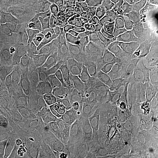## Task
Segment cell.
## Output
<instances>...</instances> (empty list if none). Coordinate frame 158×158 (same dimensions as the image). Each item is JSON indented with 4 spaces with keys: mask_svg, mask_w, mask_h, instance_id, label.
Instances as JSON below:
<instances>
[{
    "mask_svg": "<svg viewBox=\"0 0 158 158\" xmlns=\"http://www.w3.org/2000/svg\"><path fill=\"white\" fill-rule=\"evenodd\" d=\"M64 8L21 14L11 23L22 26L42 45H54L72 28L66 19Z\"/></svg>",
    "mask_w": 158,
    "mask_h": 158,
    "instance_id": "cell-1",
    "label": "cell"
},
{
    "mask_svg": "<svg viewBox=\"0 0 158 158\" xmlns=\"http://www.w3.org/2000/svg\"><path fill=\"white\" fill-rule=\"evenodd\" d=\"M35 67L26 65L11 47L0 49V79L8 87L28 90L35 86Z\"/></svg>",
    "mask_w": 158,
    "mask_h": 158,
    "instance_id": "cell-2",
    "label": "cell"
},
{
    "mask_svg": "<svg viewBox=\"0 0 158 158\" xmlns=\"http://www.w3.org/2000/svg\"><path fill=\"white\" fill-rule=\"evenodd\" d=\"M23 90L17 87H10L0 102L1 131H23L27 108L21 102Z\"/></svg>",
    "mask_w": 158,
    "mask_h": 158,
    "instance_id": "cell-3",
    "label": "cell"
},
{
    "mask_svg": "<svg viewBox=\"0 0 158 158\" xmlns=\"http://www.w3.org/2000/svg\"><path fill=\"white\" fill-rule=\"evenodd\" d=\"M81 65L87 69L88 75L84 83L74 94L76 102L86 92L114 76L119 67L108 62L107 56L100 55L85 60Z\"/></svg>",
    "mask_w": 158,
    "mask_h": 158,
    "instance_id": "cell-4",
    "label": "cell"
},
{
    "mask_svg": "<svg viewBox=\"0 0 158 158\" xmlns=\"http://www.w3.org/2000/svg\"><path fill=\"white\" fill-rule=\"evenodd\" d=\"M65 7L63 0H0L2 20L11 23L23 13L44 10H57Z\"/></svg>",
    "mask_w": 158,
    "mask_h": 158,
    "instance_id": "cell-5",
    "label": "cell"
},
{
    "mask_svg": "<svg viewBox=\"0 0 158 158\" xmlns=\"http://www.w3.org/2000/svg\"><path fill=\"white\" fill-rule=\"evenodd\" d=\"M29 91L31 101L25 114V131L36 130L43 115L54 107L52 94L45 87L34 86Z\"/></svg>",
    "mask_w": 158,
    "mask_h": 158,
    "instance_id": "cell-6",
    "label": "cell"
},
{
    "mask_svg": "<svg viewBox=\"0 0 158 158\" xmlns=\"http://www.w3.org/2000/svg\"><path fill=\"white\" fill-rule=\"evenodd\" d=\"M117 91V81L114 76L81 96L77 102V108L107 107L114 104Z\"/></svg>",
    "mask_w": 158,
    "mask_h": 158,
    "instance_id": "cell-7",
    "label": "cell"
},
{
    "mask_svg": "<svg viewBox=\"0 0 158 158\" xmlns=\"http://www.w3.org/2000/svg\"><path fill=\"white\" fill-rule=\"evenodd\" d=\"M102 7L96 0H77L66 5L65 18L72 28L89 24L99 19Z\"/></svg>",
    "mask_w": 158,
    "mask_h": 158,
    "instance_id": "cell-8",
    "label": "cell"
},
{
    "mask_svg": "<svg viewBox=\"0 0 158 158\" xmlns=\"http://www.w3.org/2000/svg\"><path fill=\"white\" fill-rule=\"evenodd\" d=\"M114 104L117 122L122 121L127 124H132L141 116L134 85L121 89L117 88Z\"/></svg>",
    "mask_w": 158,
    "mask_h": 158,
    "instance_id": "cell-9",
    "label": "cell"
},
{
    "mask_svg": "<svg viewBox=\"0 0 158 158\" xmlns=\"http://www.w3.org/2000/svg\"><path fill=\"white\" fill-rule=\"evenodd\" d=\"M14 46L38 48L42 45L22 26L2 20L0 22V49Z\"/></svg>",
    "mask_w": 158,
    "mask_h": 158,
    "instance_id": "cell-10",
    "label": "cell"
},
{
    "mask_svg": "<svg viewBox=\"0 0 158 158\" xmlns=\"http://www.w3.org/2000/svg\"><path fill=\"white\" fill-rule=\"evenodd\" d=\"M133 129L142 148L148 151L158 150V124L145 116L133 123Z\"/></svg>",
    "mask_w": 158,
    "mask_h": 158,
    "instance_id": "cell-11",
    "label": "cell"
},
{
    "mask_svg": "<svg viewBox=\"0 0 158 158\" xmlns=\"http://www.w3.org/2000/svg\"><path fill=\"white\" fill-rule=\"evenodd\" d=\"M117 123L115 104H113L96 113L89 127L81 134L96 139L111 130Z\"/></svg>",
    "mask_w": 158,
    "mask_h": 158,
    "instance_id": "cell-12",
    "label": "cell"
},
{
    "mask_svg": "<svg viewBox=\"0 0 158 158\" xmlns=\"http://www.w3.org/2000/svg\"><path fill=\"white\" fill-rule=\"evenodd\" d=\"M46 46L45 52L35 66V86H44L51 93L56 85V73L52 61V47Z\"/></svg>",
    "mask_w": 158,
    "mask_h": 158,
    "instance_id": "cell-13",
    "label": "cell"
},
{
    "mask_svg": "<svg viewBox=\"0 0 158 158\" xmlns=\"http://www.w3.org/2000/svg\"><path fill=\"white\" fill-rule=\"evenodd\" d=\"M60 57L78 61H85L82 48L77 38V32L72 28L62 40L52 47V57Z\"/></svg>",
    "mask_w": 158,
    "mask_h": 158,
    "instance_id": "cell-14",
    "label": "cell"
},
{
    "mask_svg": "<svg viewBox=\"0 0 158 158\" xmlns=\"http://www.w3.org/2000/svg\"><path fill=\"white\" fill-rule=\"evenodd\" d=\"M100 108L68 109L64 114L66 124L71 133L76 135L83 133L93 120Z\"/></svg>",
    "mask_w": 158,
    "mask_h": 158,
    "instance_id": "cell-15",
    "label": "cell"
},
{
    "mask_svg": "<svg viewBox=\"0 0 158 158\" xmlns=\"http://www.w3.org/2000/svg\"><path fill=\"white\" fill-rule=\"evenodd\" d=\"M55 153L57 158H78L74 135L70 131L63 115L60 116L57 134Z\"/></svg>",
    "mask_w": 158,
    "mask_h": 158,
    "instance_id": "cell-16",
    "label": "cell"
},
{
    "mask_svg": "<svg viewBox=\"0 0 158 158\" xmlns=\"http://www.w3.org/2000/svg\"><path fill=\"white\" fill-rule=\"evenodd\" d=\"M141 116H145L158 124V92L134 84Z\"/></svg>",
    "mask_w": 158,
    "mask_h": 158,
    "instance_id": "cell-17",
    "label": "cell"
},
{
    "mask_svg": "<svg viewBox=\"0 0 158 158\" xmlns=\"http://www.w3.org/2000/svg\"><path fill=\"white\" fill-rule=\"evenodd\" d=\"M29 131H1L0 132V156L11 158L17 149L27 140Z\"/></svg>",
    "mask_w": 158,
    "mask_h": 158,
    "instance_id": "cell-18",
    "label": "cell"
},
{
    "mask_svg": "<svg viewBox=\"0 0 158 158\" xmlns=\"http://www.w3.org/2000/svg\"><path fill=\"white\" fill-rule=\"evenodd\" d=\"M60 116L54 107L49 109L43 115L36 129L42 141L56 138Z\"/></svg>",
    "mask_w": 158,
    "mask_h": 158,
    "instance_id": "cell-19",
    "label": "cell"
},
{
    "mask_svg": "<svg viewBox=\"0 0 158 158\" xmlns=\"http://www.w3.org/2000/svg\"><path fill=\"white\" fill-rule=\"evenodd\" d=\"M102 27V25L87 32L77 34V38L82 48L85 60L99 56V40Z\"/></svg>",
    "mask_w": 158,
    "mask_h": 158,
    "instance_id": "cell-20",
    "label": "cell"
},
{
    "mask_svg": "<svg viewBox=\"0 0 158 158\" xmlns=\"http://www.w3.org/2000/svg\"><path fill=\"white\" fill-rule=\"evenodd\" d=\"M52 94L54 108L60 115L64 116L68 109L77 108L74 94L65 83L56 87Z\"/></svg>",
    "mask_w": 158,
    "mask_h": 158,
    "instance_id": "cell-21",
    "label": "cell"
},
{
    "mask_svg": "<svg viewBox=\"0 0 158 158\" xmlns=\"http://www.w3.org/2000/svg\"><path fill=\"white\" fill-rule=\"evenodd\" d=\"M119 139L123 143L127 158H143L142 148L133 129V123L125 127Z\"/></svg>",
    "mask_w": 158,
    "mask_h": 158,
    "instance_id": "cell-22",
    "label": "cell"
},
{
    "mask_svg": "<svg viewBox=\"0 0 158 158\" xmlns=\"http://www.w3.org/2000/svg\"><path fill=\"white\" fill-rule=\"evenodd\" d=\"M11 48L23 63L29 66L35 67L44 56L46 46L33 48L26 46H14Z\"/></svg>",
    "mask_w": 158,
    "mask_h": 158,
    "instance_id": "cell-23",
    "label": "cell"
},
{
    "mask_svg": "<svg viewBox=\"0 0 158 158\" xmlns=\"http://www.w3.org/2000/svg\"><path fill=\"white\" fill-rule=\"evenodd\" d=\"M52 61L56 73V87L64 83L74 68L80 64L77 60L60 57H52Z\"/></svg>",
    "mask_w": 158,
    "mask_h": 158,
    "instance_id": "cell-24",
    "label": "cell"
},
{
    "mask_svg": "<svg viewBox=\"0 0 158 158\" xmlns=\"http://www.w3.org/2000/svg\"><path fill=\"white\" fill-rule=\"evenodd\" d=\"M131 76L134 84L157 90L158 77L155 74L148 73L135 65L131 68Z\"/></svg>",
    "mask_w": 158,
    "mask_h": 158,
    "instance_id": "cell-25",
    "label": "cell"
},
{
    "mask_svg": "<svg viewBox=\"0 0 158 158\" xmlns=\"http://www.w3.org/2000/svg\"><path fill=\"white\" fill-rule=\"evenodd\" d=\"M128 124L125 122L118 121L113 128L94 140V145L96 151H98L100 149L109 148L114 142L118 139L122 131Z\"/></svg>",
    "mask_w": 158,
    "mask_h": 158,
    "instance_id": "cell-26",
    "label": "cell"
},
{
    "mask_svg": "<svg viewBox=\"0 0 158 158\" xmlns=\"http://www.w3.org/2000/svg\"><path fill=\"white\" fill-rule=\"evenodd\" d=\"M43 141L36 130L29 131V136L24 143V158H40Z\"/></svg>",
    "mask_w": 158,
    "mask_h": 158,
    "instance_id": "cell-27",
    "label": "cell"
},
{
    "mask_svg": "<svg viewBox=\"0 0 158 158\" xmlns=\"http://www.w3.org/2000/svg\"><path fill=\"white\" fill-rule=\"evenodd\" d=\"M78 158H95L97 151L93 139L82 134L74 135Z\"/></svg>",
    "mask_w": 158,
    "mask_h": 158,
    "instance_id": "cell-28",
    "label": "cell"
},
{
    "mask_svg": "<svg viewBox=\"0 0 158 158\" xmlns=\"http://www.w3.org/2000/svg\"><path fill=\"white\" fill-rule=\"evenodd\" d=\"M121 63L117 72L114 75L118 89L133 86L131 76V68H130L125 55H119Z\"/></svg>",
    "mask_w": 158,
    "mask_h": 158,
    "instance_id": "cell-29",
    "label": "cell"
},
{
    "mask_svg": "<svg viewBox=\"0 0 158 158\" xmlns=\"http://www.w3.org/2000/svg\"><path fill=\"white\" fill-rule=\"evenodd\" d=\"M88 75V70L82 65L74 68L65 80V83L75 94L84 83Z\"/></svg>",
    "mask_w": 158,
    "mask_h": 158,
    "instance_id": "cell-30",
    "label": "cell"
},
{
    "mask_svg": "<svg viewBox=\"0 0 158 158\" xmlns=\"http://www.w3.org/2000/svg\"><path fill=\"white\" fill-rule=\"evenodd\" d=\"M99 21L102 28L113 36L118 25L116 12L108 6H103L100 12Z\"/></svg>",
    "mask_w": 158,
    "mask_h": 158,
    "instance_id": "cell-31",
    "label": "cell"
},
{
    "mask_svg": "<svg viewBox=\"0 0 158 158\" xmlns=\"http://www.w3.org/2000/svg\"><path fill=\"white\" fill-rule=\"evenodd\" d=\"M113 36L121 43L125 44H129L132 40L131 23H118Z\"/></svg>",
    "mask_w": 158,
    "mask_h": 158,
    "instance_id": "cell-32",
    "label": "cell"
},
{
    "mask_svg": "<svg viewBox=\"0 0 158 158\" xmlns=\"http://www.w3.org/2000/svg\"><path fill=\"white\" fill-rule=\"evenodd\" d=\"M148 52L140 48H136L130 52L125 54L127 56V62L130 68L135 66L136 63L142 59H144L147 56Z\"/></svg>",
    "mask_w": 158,
    "mask_h": 158,
    "instance_id": "cell-33",
    "label": "cell"
},
{
    "mask_svg": "<svg viewBox=\"0 0 158 158\" xmlns=\"http://www.w3.org/2000/svg\"><path fill=\"white\" fill-rule=\"evenodd\" d=\"M102 6H108L111 8L116 14L128 7L126 0H96Z\"/></svg>",
    "mask_w": 158,
    "mask_h": 158,
    "instance_id": "cell-34",
    "label": "cell"
},
{
    "mask_svg": "<svg viewBox=\"0 0 158 158\" xmlns=\"http://www.w3.org/2000/svg\"><path fill=\"white\" fill-rule=\"evenodd\" d=\"M56 138L43 142V148L40 158H57L55 153Z\"/></svg>",
    "mask_w": 158,
    "mask_h": 158,
    "instance_id": "cell-35",
    "label": "cell"
},
{
    "mask_svg": "<svg viewBox=\"0 0 158 158\" xmlns=\"http://www.w3.org/2000/svg\"><path fill=\"white\" fill-rule=\"evenodd\" d=\"M136 48H140L148 53L158 55V36L152 35L146 42L137 46Z\"/></svg>",
    "mask_w": 158,
    "mask_h": 158,
    "instance_id": "cell-36",
    "label": "cell"
},
{
    "mask_svg": "<svg viewBox=\"0 0 158 158\" xmlns=\"http://www.w3.org/2000/svg\"><path fill=\"white\" fill-rule=\"evenodd\" d=\"M153 27L147 25V24H139L131 26V33H132V40L131 42L135 44L136 40L138 38L148 31L150 30Z\"/></svg>",
    "mask_w": 158,
    "mask_h": 158,
    "instance_id": "cell-37",
    "label": "cell"
},
{
    "mask_svg": "<svg viewBox=\"0 0 158 158\" xmlns=\"http://www.w3.org/2000/svg\"><path fill=\"white\" fill-rule=\"evenodd\" d=\"M109 149L115 158H127L124 148L119 138L113 143Z\"/></svg>",
    "mask_w": 158,
    "mask_h": 158,
    "instance_id": "cell-38",
    "label": "cell"
},
{
    "mask_svg": "<svg viewBox=\"0 0 158 158\" xmlns=\"http://www.w3.org/2000/svg\"><path fill=\"white\" fill-rule=\"evenodd\" d=\"M152 2L148 1L145 4H139L135 6H130L134 11V16L138 15H143L151 13Z\"/></svg>",
    "mask_w": 158,
    "mask_h": 158,
    "instance_id": "cell-39",
    "label": "cell"
},
{
    "mask_svg": "<svg viewBox=\"0 0 158 158\" xmlns=\"http://www.w3.org/2000/svg\"><path fill=\"white\" fill-rule=\"evenodd\" d=\"M110 34L107 32L106 30L102 28V29L100 40H99V55L102 56H108L107 52V41L108 37Z\"/></svg>",
    "mask_w": 158,
    "mask_h": 158,
    "instance_id": "cell-40",
    "label": "cell"
},
{
    "mask_svg": "<svg viewBox=\"0 0 158 158\" xmlns=\"http://www.w3.org/2000/svg\"><path fill=\"white\" fill-rule=\"evenodd\" d=\"M117 17L118 23H131V19L134 17V11L130 6L117 13Z\"/></svg>",
    "mask_w": 158,
    "mask_h": 158,
    "instance_id": "cell-41",
    "label": "cell"
},
{
    "mask_svg": "<svg viewBox=\"0 0 158 158\" xmlns=\"http://www.w3.org/2000/svg\"><path fill=\"white\" fill-rule=\"evenodd\" d=\"M136 66L141 68L143 70L150 73H155L158 68V66L153 64L152 63L149 62L145 59L139 60L136 63Z\"/></svg>",
    "mask_w": 158,
    "mask_h": 158,
    "instance_id": "cell-42",
    "label": "cell"
},
{
    "mask_svg": "<svg viewBox=\"0 0 158 158\" xmlns=\"http://www.w3.org/2000/svg\"><path fill=\"white\" fill-rule=\"evenodd\" d=\"M146 24L152 26L153 27H158V19L152 12L145 14Z\"/></svg>",
    "mask_w": 158,
    "mask_h": 158,
    "instance_id": "cell-43",
    "label": "cell"
},
{
    "mask_svg": "<svg viewBox=\"0 0 158 158\" xmlns=\"http://www.w3.org/2000/svg\"><path fill=\"white\" fill-rule=\"evenodd\" d=\"M95 158H115L109 148L102 149L96 153Z\"/></svg>",
    "mask_w": 158,
    "mask_h": 158,
    "instance_id": "cell-44",
    "label": "cell"
},
{
    "mask_svg": "<svg viewBox=\"0 0 158 158\" xmlns=\"http://www.w3.org/2000/svg\"><path fill=\"white\" fill-rule=\"evenodd\" d=\"M152 35V34L151 33V29L148 31L146 32H145L144 34H142L141 35H140L138 39L136 40L135 42V44L136 46L138 45H140L143 44V43L146 42L148 40H149L151 36Z\"/></svg>",
    "mask_w": 158,
    "mask_h": 158,
    "instance_id": "cell-45",
    "label": "cell"
},
{
    "mask_svg": "<svg viewBox=\"0 0 158 158\" xmlns=\"http://www.w3.org/2000/svg\"><path fill=\"white\" fill-rule=\"evenodd\" d=\"M139 24H146L145 14L134 16L131 21V26Z\"/></svg>",
    "mask_w": 158,
    "mask_h": 158,
    "instance_id": "cell-46",
    "label": "cell"
},
{
    "mask_svg": "<svg viewBox=\"0 0 158 158\" xmlns=\"http://www.w3.org/2000/svg\"><path fill=\"white\" fill-rule=\"evenodd\" d=\"M145 59L158 67V55L148 53Z\"/></svg>",
    "mask_w": 158,
    "mask_h": 158,
    "instance_id": "cell-47",
    "label": "cell"
},
{
    "mask_svg": "<svg viewBox=\"0 0 158 158\" xmlns=\"http://www.w3.org/2000/svg\"><path fill=\"white\" fill-rule=\"evenodd\" d=\"M142 154L143 158H158V155L156 152L145 151L142 148Z\"/></svg>",
    "mask_w": 158,
    "mask_h": 158,
    "instance_id": "cell-48",
    "label": "cell"
},
{
    "mask_svg": "<svg viewBox=\"0 0 158 158\" xmlns=\"http://www.w3.org/2000/svg\"><path fill=\"white\" fill-rule=\"evenodd\" d=\"M9 87L1 80V79H0V102H1V100L2 98V97L6 93V91L7 90V89ZM1 132V129H0V132Z\"/></svg>",
    "mask_w": 158,
    "mask_h": 158,
    "instance_id": "cell-49",
    "label": "cell"
},
{
    "mask_svg": "<svg viewBox=\"0 0 158 158\" xmlns=\"http://www.w3.org/2000/svg\"><path fill=\"white\" fill-rule=\"evenodd\" d=\"M23 147H24V144L21 148H19L18 149H17V151L12 154L11 158H24L23 157Z\"/></svg>",
    "mask_w": 158,
    "mask_h": 158,
    "instance_id": "cell-50",
    "label": "cell"
},
{
    "mask_svg": "<svg viewBox=\"0 0 158 158\" xmlns=\"http://www.w3.org/2000/svg\"><path fill=\"white\" fill-rule=\"evenodd\" d=\"M151 12L156 17H157L158 19V8H157V6H155L154 4H152Z\"/></svg>",
    "mask_w": 158,
    "mask_h": 158,
    "instance_id": "cell-51",
    "label": "cell"
},
{
    "mask_svg": "<svg viewBox=\"0 0 158 158\" xmlns=\"http://www.w3.org/2000/svg\"><path fill=\"white\" fill-rule=\"evenodd\" d=\"M151 31L152 35L158 36V27H153L151 29Z\"/></svg>",
    "mask_w": 158,
    "mask_h": 158,
    "instance_id": "cell-52",
    "label": "cell"
},
{
    "mask_svg": "<svg viewBox=\"0 0 158 158\" xmlns=\"http://www.w3.org/2000/svg\"><path fill=\"white\" fill-rule=\"evenodd\" d=\"M76 1H77V0H66L65 1V6H66V5H67V4H69L72 3V2H73Z\"/></svg>",
    "mask_w": 158,
    "mask_h": 158,
    "instance_id": "cell-53",
    "label": "cell"
},
{
    "mask_svg": "<svg viewBox=\"0 0 158 158\" xmlns=\"http://www.w3.org/2000/svg\"><path fill=\"white\" fill-rule=\"evenodd\" d=\"M153 4H158V0H153Z\"/></svg>",
    "mask_w": 158,
    "mask_h": 158,
    "instance_id": "cell-54",
    "label": "cell"
},
{
    "mask_svg": "<svg viewBox=\"0 0 158 158\" xmlns=\"http://www.w3.org/2000/svg\"><path fill=\"white\" fill-rule=\"evenodd\" d=\"M155 74H156V76H157L158 77V68H157V69H156V72L155 73Z\"/></svg>",
    "mask_w": 158,
    "mask_h": 158,
    "instance_id": "cell-55",
    "label": "cell"
},
{
    "mask_svg": "<svg viewBox=\"0 0 158 158\" xmlns=\"http://www.w3.org/2000/svg\"><path fill=\"white\" fill-rule=\"evenodd\" d=\"M1 20H2V18H1V14H0V22L1 21Z\"/></svg>",
    "mask_w": 158,
    "mask_h": 158,
    "instance_id": "cell-56",
    "label": "cell"
},
{
    "mask_svg": "<svg viewBox=\"0 0 158 158\" xmlns=\"http://www.w3.org/2000/svg\"><path fill=\"white\" fill-rule=\"evenodd\" d=\"M155 6H157V8H158V4H155Z\"/></svg>",
    "mask_w": 158,
    "mask_h": 158,
    "instance_id": "cell-57",
    "label": "cell"
},
{
    "mask_svg": "<svg viewBox=\"0 0 158 158\" xmlns=\"http://www.w3.org/2000/svg\"><path fill=\"white\" fill-rule=\"evenodd\" d=\"M156 153H157V155H158V151H156Z\"/></svg>",
    "mask_w": 158,
    "mask_h": 158,
    "instance_id": "cell-58",
    "label": "cell"
},
{
    "mask_svg": "<svg viewBox=\"0 0 158 158\" xmlns=\"http://www.w3.org/2000/svg\"><path fill=\"white\" fill-rule=\"evenodd\" d=\"M156 91H158V88H157V90H156Z\"/></svg>",
    "mask_w": 158,
    "mask_h": 158,
    "instance_id": "cell-59",
    "label": "cell"
},
{
    "mask_svg": "<svg viewBox=\"0 0 158 158\" xmlns=\"http://www.w3.org/2000/svg\"><path fill=\"white\" fill-rule=\"evenodd\" d=\"M63 1H64V2H65V1H66V0H63Z\"/></svg>",
    "mask_w": 158,
    "mask_h": 158,
    "instance_id": "cell-60",
    "label": "cell"
}]
</instances>
